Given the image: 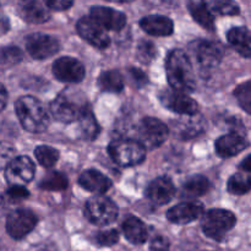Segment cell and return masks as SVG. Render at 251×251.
I'll return each mask as SVG.
<instances>
[{
    "instance_id": "obj_27",
    "label": "cell",
    "mask_w": 251,
    "mask_h": 251,
    "mask_svg": "<svg viewBox=\"0 0 251 251\" xmlns=\"http://www.w3.org/2000/svg\"><path fill=\"white\" fill-rule=\"evenodd\" d=\"M188 7L191 16L194 17V20L198 24H200L201 26L207 28L208 31H213L215 29V17L208 11L205 2L191 1L188 4Z\"/></svg>"
},
{
    "instance_id": "obj_32",
    "label": "cell",
    "mask_w": 251,
    "mask_h": 251,
    "mask_svg": "<svg viewBox=\"0 0 251 251\" xmlns=\"http://www.w3.org/2000/svg\"><path fill=\"white\" fill-rule=\"evenodd\" d=\"M37 161L44 168H50L58 162L59 152L50 146H38L34 150Z\"/></svg>"
},
{
    "instance_id": "obj_38",
    "label": "cell",
    "mask_w": 251,
    "mask_h": 251,
    "mask_svg": "<svg viewBox=\"0 0 251 251\" xmlns=\"http://www.w3.org/2000/svg\"><path fill=\"white\" fill-rule=\"evenodd\" d=\"M29 193L25 186H10L5 193V198L10 202H20L28 198Z\"/></svg>"
},
{
    "instance_id": "obj_9",
    "label": "cell",
    "mask_w": 251,
    "mask_h": 251,
    "mask_svg": "<svg viewBox=\"0 0 251 251\" xmlns=\"http://www.w3.org/2000/svg\"><path fill=\"white\" fill-rule=\"evenodd\" d=\"M38 218L29 210H16L7 216L6 230L14 239H22L33 230Z\"/></svg>"
},
{
    "instance_id": "obj_16",
    "label": "cell",
    "mask_w": 251,
    "mask_h": 251,
    "mask_svg": "<svg viewBox=\"0 0 251 251\" xmlns=\"http://www.w3.org/2000/svg\"><path fill=\"white\" fill-rule=\"evenodd\" d=\"M176 195L173 181L167 176L154 179L146 189V198L154 205H166L171 202Z\"/></svg>"
},
{
    "instance_id": "obj_7",
    "label": "cell",
    "mask_w": 251,
    "mask_h": 251,
    "mask_svg": "<svg viewBox=\"0 0 251 251\" xmlns=\"http://www.w3.org/2000/svg\"><path fill=\"white\" fill-rule=\"evenodd\" d=\"M118 213V206L107 196H93L85 205L86 217L93 225H110L117 220Z\"/></svg>"
},
{
    "instance_id": "obj_20",
    "label": "cell",
    "mask_w": 251,
    "mask_h": 251,
    "mask_svg": "<svg viewBox=\"0 0 251 251\" xmlns=\"http://www.w3.org/2000/svg\"><path fill=\"white\" fill-rule=\"evenodd\" d=\"M78 184L90 193L104 194L112 188V180L96 169L83 172L78 178Z\"/></svg>"
},
{
    "instance_id": "obj_17",
    "label": "cell",
    "mask_w": 251,
    "mask_h": 251,
    "mask_svg": "<svg viewBox=\"0 0 251 251\" xmlns=\"http://www.w3.org/2000/svg\"><path fill=\"white\" fill-rule=\"evenodd\" d=\"M203 205L198 201L181 202L172 207L167 212V217L172 223L176 225H188L202 216Z\"/></svg>"
},
{
    "instance_id": "obj_35",
    "label": "cell",
    "mask_w": 251,
    "mask_h": 251,
    "mask_svg": "<svg viewBox=\"0 0 251 251\" xmlns=\"http://www.w3.org/2000/svg\"><path fill=\"white\" fill-rule=\"evenodd\" d=\"M157 50L156 47L152 42L150 41H141L140 42L139 47H137V58L141 63L149 64L151 63L152 60L156 56Z\"/></svg>"
},
{
    "instance_id": "obj_29",
    "label": "cell",
    "mask_w": 251,
    "mask_h": 251,
    "mask_svg": "<svg viewBox=\"0 0 251 251\" xmlns=\"http://www.w3.org/2000/svg\"><path fill=\"white\" fill-rule=\"evenodd\" d=\"M227 189L232 195H245L251 190V176L248 173L233 174L228 180Z\"/></svg>"
},
{
    "instance_id": "obj_6",
    "label": "cell",
    "mask_w": 251,
    "mask_h": 251,
    "mask_svg": "<svg viewBox=\"0 0 251 251\" xmlns=\"http://www.w3.org/2000/svg\"><path fill=\"white\" fill-rule=\"evenodd\" d=\"M137 140L145 149H157L164 144L169 135V129L164 123L156 118L147 117L140 122L136 130Z\"/></svg>"
},
{
    "instance_id": "obj_12",
    "label": "cell",
    "mask_w": 251,
    "mask_h": 251,
    "mask_svg": "<svg viewBox=\"0 0 251 251\" xmlns=\"http://www.w3.org/2000/svg\"><path fill=\"white\" fill-rule=\"evenodd\" d=\"M53 74L59 81L76 83L85 77V66L77 59L71 56H63L53 64Z\"/></svg>"
},
{
    "instance_id": "obj_26",
    "label": "cell",
    "mask_w": 251,
    "mask_h": 251,
    "mask_svg": "<svg viewBox=\"0 0 251 251\" xmlns=\"http://www.w3.org/2000/svg\"><path fill=\"white\" fill-rule=\"evenodd\" d=\"M98 86L103 92L119 93L124 88V77L117 70L104 71L98 78Z\"/></svg>"
},
{
    "instance_id": "obj_28",
    "label": "cell",
    "mask_w": 251,
    "mask_h": 251,
    "mask_svg": "<svg viewBox=\"0 0 251 251\" xmlns=\"http://www.w3.org/2000/svg\"><path fill=\"white\" fill-rule=\"evenodd\" d=\"M78 127L81 136L85 140H95L100 134V125L90 108L78 119Z\"/></svg>"
},
{
    "instance_id": "obj_5",
    "label": "cell",
    "mask_w": 251,
    "mask_h": 251,
    "mask_svg": "<svg viewBox=\"0 0 251 251\" xmlns=\"http://www.w3.org/2000/svg\"><path fill=\"white\" fill-rule=\"evenodd\" d=\"M235 223L237 218L234 213L222 208H215L203 215L202 230L211 239L222 242L227 233L234 228Z\"/></svg>"
},
{
    "instance_id": "obj_23",
    "label": "cell",
    "mask_w": 251,
    "mask_h": 251,
    "mask_svg": "<svg viewBox=\"0 0 251 251\" xmlns=\"http://www.w3.org/2000/svg\"><path fill=\"white\" fill-rule=\"evenodd\" d=\"M123 232H124L125 238L132 244H144L149 237V230H147L146 225L141 220L136 217H127L123 222Z\"/></svg>"
},
{
    "instance_id": "obj_33",
    "label": "cell",
    "mask_w": 251,
    "mask_h": 251,
    "mask_svg": "<svg viewBox=\"0 0 251 251\" xmlns=\"http://www.w3.org/2000/svg\"><path fill=\"white\" fill-rule=\"evenodd\" d=\"M24 59V53L19 47L9 46L0 48V64L4 66H12Z\"/></svg>"
},
{
    "instance_id": "obj_11",
    "label": "cell",
    "mask_w": 251,
    "mask_h": 251,
    "mask_svg": "<svg viewBox=\"0 0 251 251\" xmlns=\"http://www.w3.org/2000/svg\"><path fill=\"white\" fill-rule=\"evenodd\" d=\"M191 47V51L195 55L196 61L206 70L216 68L223 58V48L216 42L200 39L193 43Z\"/></svg>"
},
{
    "instance_id": "obj_22",
    "label": "cell",
    "mask_w": 251,
    "mask_h": 251,
    "mask_svg": "<svg viewBox=\"0 0 251 251\" xmlns=\"http://www.w3.org/2000/svg\"><path fill=\"white\" fill-rule=\"evenodd\" d=\"M230 46L244 58H251V33L245 27H233L227 33Z\"/></svg>"
},
{
    "instance_id": "obj_2",
    "label": "cell",
    "mask_w": 251,
    "mask_h": 251,
    "mask_svg": "<svg viewBox=\"0 0 251 251\" xmlns=\"http://www.w3.org/2000/svg\"><path fill=\"white\" fill-rule=\"evenodd\" d=\"M17 118L22 127L28 132L41 134L49 126V114L43 103L32 96H25L15 103Z\"/></svg>"
},
{
    "instance_id": "obj_40",
    "label": "cell",
    "mask_w": 251,
    "mask_h": 251,
    "mask_svg": "<svg viewBox=\"0 0 251 251\" xmlns=\"http://www.w3.org/2000/svg\"><path fill=\"white\" fill-rule=\"evenodd\" d=\"M129 74H130V78H131V81L135 83L136 87H142V86L147 85V82H149V80H147V75L144 73V71L140 70V69L130 68Z\"/></svg>"
},
{
    "instance_id": "obj_10",
    "label": "cell",
    "mask_w": 251,
    "mask_h": 251,
    "mask_svg": "<svg viewBox=\"0 0 251 251\" xmlns=\"http://www.w3.org/2000/svg\"><path fill=\"white\" fill-rule=\"evenodd\" d=\"M34 176V163L26 156L15 157L5 169V178L10 186H24Z\"/></svg>"
},
{
    "instance_id": "obj_15",
    "label": "cell",
    "mask_w": 251,
    "mask_h": 251,
    "mask_svg": "<svg viewBox=\"0 0 251 251\" xmlns=\"http://www.w3.org/2000/svg\"><path fill=\"white\" fill-rule=\"evenodd\" d=\"M91 19L102 28L110 31H120L126 25V16L122 11L105 6H93L91 9Z\"/></svg>"
},
{
    "instance_id": "obj_8",
    "label": "cell",
    "mask_w": 251,
    "mask_h": 251,
    "mask_svg": "<svg viewBox=\"0 0 251 251\" xmlns=\"http://www.w3.org/2000/svg\"><path fill=\"white\" fill-rule=\"evenodd\" d=\"M26 49L29 55L38 60L55 55L60 49V43L54 36L44 33H32L26 37Z\"/></svg>"
},
{
    "instance_id": "obj_37",
    "label": "cell",
    "mask_w": 251,
    "mask_h": 251,
    "mask_svg": "<svg viewBox=\"0 0 251 251\" xmlns=\"http://www.w3.org/2000/svg\"><path fill=\"white\" fill-rule=\"evenodd\" d=\"M95 240L100 247H112L119 242V232L115 229L103 230L96 234Z\"/></svg>"
},
{
    "instance_id": "obj_4",
    "label": "cell",
    "mask_w": 251,
    "mask_h": 251,
    "mask_svg": "<svg viewBox=\"0 0 251 251\" xmlns=\"http://www.w3.org/2000/svg\"><path fill=\"white\" fill-rule=\"evenodd\" d=\"M109 156L122 167H134L141 164L146 158V149L136 140L119 139L109 145Z\"/></svg>"
},
{
    "instance_id": "obj_34",
    "label": "cell",
    "mask_w": 251,
    "mask_h": 251,
    "mask_svg": "<svg viewBox=\"0 0 251 251\" xmlns=\"http://www.w3.org/2000/svg\"><path fill=\"white\" fill-rule=\"evenodd\" d=\"M234 96L243 110L251 114V80L240 83L234 91Z\"/></svg>"
},
{
    "instance_id": "obj_41",
    "label": "cell",
    "mask_w": 251,
    "mask_h": 251,
    "mask_svg": "<svg viewBox=\"0 0 251 251\" xmlns=\"http://www.w3.org/2000/svg\"><path fill=\"white\" fill-rule=\"evenodd\" d=\"M46 6L50 10H56V11H64V10H68L69 7H71L74 5L73 1H69V0H47Z\"/></svg>"
},
{
    "instance_id": "obj_42",
    "label": "cell",
    "mask_w": 251,
    "mask_h": 251,
    "mask_svg": "<svg viewBox=\"0 0 251 251\" xmlns=\"http://www.w3.org/2000/svg\"><path fill=\"white\" fill-rule=\"evenodd\" d=\"M9 28H10L9 19H7L6 16H4V15L0 14V34L6 33V32L9 31Z\"/></svg>"
},
{
    "instance_id": "obj_24",
    "label": "cell",
    "mask_w": 251,
    "mask_h": 251,
    "mask_svg": "<svg viewBox=\"0 0 251 251\" xmlns=\"http://www.w3.org/2000/svg\"><path fill=\"white\" fill-rule=\"evenodd\" d=\"M174 126V134L179 136V139H194L205 130L203 122L200 118H195L191 115L189 119L178 120Z\"/></svg>"
},
{
    "instance_id": "obj_3",
    "label": "cell",
    "mask_w": 251,
    "mask_h": 251,
    "mask_svg": "<svg viewBox=\"0 0 251 251\" xmlns=\"http://www.w3.org/2000/svg\"><path fill=\"white\" fill-rule=\"evenodd\" d=\"M88 109L86 96L76 88L61 91L50 104V113L58 122L73 123Z\"/></svg>"
},
{
    "instance_id": "obj_39",
    "label": "cell",
    "mask_w": 251,
    "mask_h": 251,
    "mask_svg": "<svg viewBox=\"0 0 251 251\" xmlns=\"http://www.w3.org/2000/svg\"><path fill=\"white\" fill-rule=\"evenodd\" d=\"M169 249H171V243L164 235H156L151 240L150 251H169Z\"/></svg>"
},
{
    "instance_id": "obj_18",
    "label": "cell",
    "mask_w": 251,
    "mask_h": 251,
    "mask_svg": "<svg viewBox=\"0 0 251 251\" xmlns=\"http://www.w3.org/2000/svg\"><path fill=\"white\" fill-rule=\"evenodd\" d=\"M249 142L245 139V134L229 132L223 135L216 141V151L222 158H230L244 151Z\"/></svg>"
},
{
    "instance_id": "obj_13",
    "label": "cell",
    "mask_w": 251,
    "mask_h": 251,
    "mask_svg": "<svg viewBox=\"0 0 251 251\" xmlns=\"http://www.w3.org/2000/svg\"><path fill=\"white\" fill-rule=\"evenodd\" d=\"M162 104L169 110L183 115H195L199 110V105L196 100H194L186 93L178 92V91H164L159 96Z\"/></svg>"
},
{
    "instance_id": "obj_21",
    "label": "cell",
    "mask_w": 251,
    "mask_h": 251,
    "mask_svg": "<svg viewBox=\"0 0 251 251\" xmlns=\"http://www.w3.org/2000/svg\"><path fill=\"white\" fill-rule=\"evenodd\" d=\"M19 15L28 24H44L50 19V12L46 4L39 1H25L19 5Z\"/></svg>"
},
{
    "instance_id": "obj_30",
    "label": "cell",
    "mask_w": 251,
    "mask_h": 251,
    "mask_svg": "<svg viewBox=\"0 0 251 251\" xmlns=\"http://www.w3.org/2000/svg\"><path fill=\"white\" fill-rule=\"evenodd\" d=\"M206 7L211 15H221V16H234L240 12L239 6L234 1H228V0H212V1H206Z\"/></svg>"
},
{
    "instance_id": "obj_43",
    "label": "cell",
    "mask_w": 251,
    "mask_h": 251,
    "mask_svg": "<svg viewBox=\"0 0 251 251\" xmlns=\"http://www.w3.org/2000/svg\"><path fill=\"white\" fill-rule=\"evenodd\" d=\"M7 102V92L5 90V87L2 86V83H0V112L5 108Z\"/></svg>"
},
{
    "instance_id": "obj_44",
    "label": "cell",
    "mask_w": 251,
    "mask_h": 251,
    "mask_svg": "<svg viewBox=\"0 0 251 251\" xmlns=\"http://www.w3.org/2000/svg\"><path fill=\"white\" fill-rule=\"evenodd\" d=\"M239 168L242 169L243 172H245V173H251V154H249L245 159H243Z\"/></svg>"
},
{
    "instance_id": "obj_19",
    "label": "cell",
    "mask_w": 251,
    "mask_h": 251,
    "mask_svg": "<svg viewBox=\"0 0 251 251\" xmlns=\"http://www.w3.org/2000/svg\"><path fill=\"white\" fill-rule=\"evenodd\" d=\"M140 26L146 33L156 37L171 36L174 31V25L169 17L162 15H150L142 17Z\"/></svg>"
},
{
    "instance_id": "obj_36",
    "label": "cell",
    "mask_w": 251,
    "mask_h": 251,
    "mask_svg": "<svg viewBox=\"0 0 251 251\" xmlns=\"http://www.w3.org/2000/svg\"><path fill=\"white\" fill-rule=\"evenodd\" d=\"M16 156L14 146L9 142L0 141V171L6 169V167L11 163L12 159Z\"/></svg>"
},
{
    "instance_id": "obj_14",
    "label": "cell",
    "mask_w": 251,
    "mask_h": 251,
    "mask_svg": "<svg viewBox=\"0 0 251 251\" xmlns=\"http://www.w3.org/2000/svg\"><path fill=\"white\" fill-rule=\"evenodd\" d=\"M77 33L91 46L100 49H105L110 44V38L104 28L96 24L91 17H82L76 25Z\"/></svg>"
},
{
    "instance_id": "obj_31",
    "label": "cell",
    "mask_w": 251,
    "mask_h": 251,
    "mask_svg": "<svg viewBox=\"0 0 251 251\" xmlns=\"http://www.w3.org/2000/svg\"><path fill=\"white\" fill-rule=\"evenodd\" d=\"M69 185L68 178L63 173L59 172H51L44 176L39 183V188L47 191H61L65 190Z\"/></svg>"
},
{
    "instance_id": "obj_25",
    "label": "cell",
    "mask_w": 251,
    "mask_h": 251,
    "mask_svg": "<svg viewBox=\"0 0 251 251\" xmlns=\"http://www.w3.org/2000/svg\"><path fill=\"white\" fill-rule=\"evenodd\" d=\"M211 189V183L206 176H190L183 185V194L186 198H200L208 193Z\"/></svg>"
},
{
    "instance_id": "obj_1",
    "label": "cell",
    "mask_w": 251,
    "mask_h": 251,
    "mask_svg": "<svg viewBox=\"0 0 251 251\" xmlns=\"http://www.w3.org/2000/svg\"><path fill=\"white\" fill-rule=\"evenodd\" d=\"M168 82L174 91L188 93L196 87L195 75L189 56L180 49H174L168 54L166 61Z\"/></svg>"
}]
</instances>
